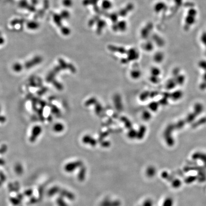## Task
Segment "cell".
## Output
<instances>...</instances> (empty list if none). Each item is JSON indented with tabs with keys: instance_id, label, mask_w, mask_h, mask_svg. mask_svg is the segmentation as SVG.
<instances>
[{
	"instance_id": "obj_4",
	"label": "cell",
	"mask_w": 206,
	"mask_h": 206,
	"mask_svg": "<svg viewBox=\"0 0 206 206\" xmlns=\"http://www.w3.org/2000/svg\"></svg>"
},
{
	"instance_id": "obj_2",
	"label": "cell",
	"mask_w": 206,
	"mask_h": 206,
	"mask_svg": "<svg viewBox=\"0 0 206 206\" xmlns=\"http://www.w3.org/2000/svg\"><path fill=\"white\" fill-rule=\"evenodd\" d=\"M11 203L14 205H17L20 204V199L18 198H15V197H11L10 199Z\"/></svg>"
},
{
	"instance_id": "obj_1",
	"label": "cell",
	"mask_w": 206,
	"mask_h": 206,
	"mask_svg": "<svg viewBox=\"0 0 206 206\" xmlns=\"http://www.w3.org/2000/svg\"><path fill=\"white\" fill-rule=\"evenodd\" d=\"M14 169H15V171L16 172V173L18 174H21V173H23V168L21 165H16Z\"/></svg>"
},
{
	"instance_id": "obj_3",
	"label": "cell",
	"mask_w": 206,
	"mask_h": 206,
	"mask_svg": "<svg viewBox=\"0 0 206 206\" xmlns=\"http://www.w3.org/2000/svg\"><path fill=\"white\" fill-rule=\"evenodd\" d=\"M33 193V191L31 189H30L29 190H26V191L25 192V195L26 196H30L31 195V194Z\"/></svg>"
}]
</instances>
